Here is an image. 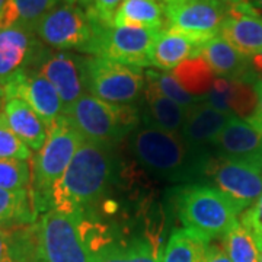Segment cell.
I'll list each match as a JSON object with an SVG mask.
<instances>
[{
    "mask_svg": "<svg viewBox=\"0 0 262 262\" xmlns=\"http://www.w3.org/2000/svg\"><path fill=\"white\" fill-rule=\"evenodd\" d=\"M233 117L201 101L187 110V118L179 134L192 149L206 150Z\"/></svg>",
    "mask_w": 262,
    "mask_h": 262,
    "instance_id": "d6986e66",
    "label": "cell"
},
{
    "mask_svg": "<svg viewBox=\"0 0 262 262\" xmlns=\"http://www.w3.org/2000/svg\"><path fill=\"white\" fill-rule=\"evenodd\" d=\"M208 105L242 120H252L258 106V96L252 83L215 77L210 92L203 98Z\"/></svg>",
    "mask_w": 262,
    "mask_h": 262,
    "instance_id": "ac0fdd59",
    "label": "cell"
},
{
    "mask_svg": "<svg viewBox=\"0 0 262 262\" xmlns=\"http://www.w3.org/2000/svg\"><path fill=\"white\" fill-rule=\"evenodd\" d=\"M203 41L170 29H162L150 54V66L158 70H173L189 58L200 57Z\"/></svg>",
    "mask_w": 262,
    "mask_h": 262,
    "instance_id": "44dd1931",
    "label": "cell"
},
{
    "mask_svg": "<svg viewBox=\"0 0 262 262\" xmlns=\"http://www.w3.org/2000/svg\"><path fill=\"white\" fill-rule=\"evenodd\" d=\"M156 2H159L160 5H163V6H168V5H172V3L178 2V0H156Z\"/></svg>",
    "mask_w": 262,
    "mask_h": 262,
    "instance_id": "b9f144b4",
    "label": "cell"
},
{
    "mask_svg": "<svg viewBox=\"0 0 262 262\" xmlns=\"http://www.w3.org/2000/svg\"><path fill=\"white\" fill-rule=\"evenodd\" d=\"M210 241L192 229H177L170 234L160 262H201Z\"/></svg>",
    "mask_w": 262,
    "mask_h": 262,
    "instance_id": "4316f807",
    "label": "cell"
},
{
    "mask_svg": "<svg viewBox=\"0 0 262 262\" xmlns=\"http://www.w3.org/2000/svg\"><path fill=\"white\" fill-rule=\"evenodd\" d=\"M220 35L245 56H255L262 51V16L253 9L251 2L232 5Z\"/></svg>",
    "mask_w": 262,
    "mask_h": 262,
    "instance_id": "9a60e30c",
    "label": "cell"
},
{
    "mask_svg": "<svg viewBox=\"0 0 262 262\" xmlns=\"http://www.w3.org/2000/svg\"><path fill=\"white\" fill-rule=\"evenodd\" d=\"M60 0H8L0 12V29L10 27L35 31L38 22L54 9Z\"/></svg>",
    "mask_w": 262,
    "mask_h": 262,
    "instance_id": "d4e9b609",
    "label": "cell"
},
{
    "mask_svg": "<svg viewBox=\"0 0 262 262\" xmlns=\"http://www.w3.org/2000/svg\"><path fill=\"white\" fill-rule=\"evenodd\" d=\"M84 58L86 56L47 47L35 69V72L56 88L64 110L82 95L88 94L84 84Z\"/></svg>",
    "mask_w": 262,
    "mask_h": 262,
    "instance_id": "7c38bea8",
    "label": "cell"
},
{
    "mask_svg": "<svg viewBox=\"0 0 262 262\" xmlns=\"http://www.w3.org/2000/svg\"><path fill=\"white\" fill-rule=\"evenodd\" d=\"M259 262H262V249H261V258H259Z\"/></svg>",
    "mask_w": 262,
    "mask_h": 262,
    "instance_id": "f6af8a7d",
    "label": "cell"
},
{
    "mask_svg": "<svg viewBox=\"0 0 262 262\" xmlns=\"http://www.w3.org/2000/svg\"><path fill=\"white\" fill-rule=\"evenodd\" d=\"M134 159L155 177L166 181H191L206 175L210 158L206 150L192 149L181 134H173L150 125L136 128L130 134Z\"/></svg>",
    "mask_w": 262,
    "mask_h": 262,
    "instance_id": "7a4b0ae2",
    "label": "cell"
},
{
    "mask_svg": "<svg viewBox=\"0 0 262 262\" xmlns=\"http://www.w3.org/2000/svg\"><path fill=\"white\" fill-rule=\"evenodd\" d=\"M86 92L117 105H133L140 99L146 88V76L139 67L121 64L103 57L84 58Z\"/></svg>",
    "mask_w": 262,
    "mask_h": 262,
    "instance_id": "ba28073f",
    "label": "cell"
},
{
    "mask_svg": "<svg viewBox=\"0 0 262 262\" xmlns=\"http://www.w3.org/2000/svg\"><path fill=\"white\" fill-rule=\"evenodd\" d=\"M162 29L106 27L102 31L98 56L133 67H150V54Z\"/></svg>",
    "mask_w": 262,
    "mask_h": 262,
    "instance_id": "8fae6325",
    "label": "cell"
},
{
    "mask_svg": "<svg viewBox=\"0 0 262 262\" xmlns=\"http://www.w3.org/2000/svg\"><path fill=\"white\" fill-rule=\"evenodd\" d=\"M0 159H32V153L28 146L19 139L15 133L8 128L0 114Z\"/></svg>",
    "mask_w": 262,
    "mask_h": 262,
    "instance_id": "1f68e13d",
    "label": "cell"
},
{
    "mask_svg": "<svg viewBox=\"0 0 262 262\" xmlns=\"http://www.w3.org/2000/svg\"><path fill=\"white\" fill-rule=\"evenodd\" d=\"M37 222V208L31 189L8 191L0 188V227L13 229Z\"/></svg>",
    "mask_w": 262,
    "mask_h": 262,
    "instance_id": "484cf974",
    "label": "cell"
},
{
    "mask_svg": "<svg viewBox=\"0 0 262 262\" xmlns=\"http://www.w3.org/2000/svg\"><path fill=\"white\" fill-rule=\"evenodd\" d=\"M82 143L83 137L61 115L50 130L46 144L32 160L31 194L37 213L50 210L53 191Z\"/></svg>",
    "mask_w": 262,
    "mask_h": 262,
    "instance_id": "52a82bcc",
    "label": "cell"
},
{
    "mask_svg": "<svg viewBox=\"0 0 262 262\" xmlns=\"http://www.w3.org/2000/svg\"><path fill=\"white\" fill-rule=\"evenodd\" d=\"M211 146L226 159H262V128L255 122L233 117Z\"/></svg>",
    "mask_w": 262,
    "mask_h": 262,
    "instance_id": "e0dca14e",
    "label": "cell"
},
{
    "mask_svg": "<svg viewBox=\"0 0 262 262\" xmlns=\"http://www.w3.org/2000/svg\"><path fill=\"white\" fill-rule=\"evenodd\" d=\"M2 118L12 133H15L29 149L39 151L46 144L50 128L28 103L19 98H9L3 103Z\"/></svg>",
    "mask_w": 262,
    "mask_h": 262,
    "instance_id": "ffe728a7",
    "label": "cell"
},
{
    "mask_svg": "<svg viewBox=\"0 0 262 262\" xmlns=\"http://www.w3.org/2000/svg\"><path fill=\"white\" fill-rule=\"evenodd\" d=\"M200 57L210 66L217 77L241 80L246 83H253L258 80L255 77L251 57L237 51L220 34L203 42L200 47Z\"/></svg>",
    "mask_w": 262,
    "mask_h": 262,
    "instance_id": "2e32d148",
    "label": "cell"
},
{
    "mask_svg": "<svg viewBox=\"0 0 262 262\" xmlns=\"http://www.w3.org/2000/svg\"><path fill=\"white\" fill-rule=\"evenodd\" d=\"M8 99L19 98L44 120L51 130L64 113L57 89L35 70L24 72L8 82Z\"/></svg>",
    "mask_w": 262,
    "mask_h": 262,
    "instance_id": "5bb4252c",
    "label": "cell"
},
{
    "mask_svg": "<svg viewBox=\"0 0 262 262\" xmlns=\"http://www.w3.org/2000/svg\"><path fill=\"white\" fill-rule=\"evenodd\" d=\"M159 246L149 237L113 241L96 246L91 262H160Z\"/></svg>",
    "mask_w": 262,
    "mask_h": 262,
    "instance_id": "7402d4cb",
    "label": "cell"
},
{
    "mask_svg": "<svg viewBox=\"0 0 262 262\" xmlns=\"http://www.w3.org/2000/svg\"><path fill=\"white\" fill-rule=\"evenodd\" d=\"M46 50L35 31L22 27L0 29V80L8 83L24 72L35 70Z\"/></svg>",
    "mask_w": 262,
    "mask_h": 262,
    "instance_id": "4fadbf2b",
    "label": "cell"
},
{
    "mask_svg": "<svg viewBox=\"0 0 262 262\" xmlns=\"http://www.w3.org/2000/svg\"><path fill=\"white\" fill-rule=\"evenodd\" d=\"M206 175L244 210L262 195V159L219 158L210 160Z\"/></svg>",
    "mask_w": 262,
    "mask_h": 262,
    "instance_id": "30bf717a",
    "label": "cell"
},
{
    "mask_svg": "<svg viewBox=\"0 0 262 262\" xmlns=\"http://www.w3.org/2000/svg\"><path fill=\"white\" fill-rule=\"evenodd\" d=\"M249 2H251V5L253 6V9L256 10L262 16V0H249Z\"/></svg>",
    "mask_w": 262,
    "mask_h": 262,
    "instance_id": "ab89813d",
    "label": "cell"
},
{
    "mask_svg": "<svg viewBox=\"0 0 262 262\" xmlns=\"http://www.w3.org/2000/svg\"><path fill=\"white\" fill-rule=\"evenodd\" d=\"M253 89H255V94L258 96V106H256V113L253 115L252 120L249 121L255 122L256 125H259L262 128V80H256L252 83Z\"/></svg>",
    "mask_w": 262,
    "mask_h": 262,
    "instance_id": "8d00e7d4",
    "label": "cell"
},
{
    "mask_svg": "<svg viewBox=\"0 0 262 262\" xmlns=\"http://www.w3.org/2000/svg\"><path fill=\"white\" fill-rule=\"evenodd\" d=\"M163 29L177 31L203 42L220 34L232 5L220 0H178L163 6Z\"/></svg>",
    "mask_w": 262,
    "mask_h": 262,
    "instance_id": "9c48e42d",
    "label": "cell"
},
{
    "mask_svg": "<svg viewBox=\"0 0 262 262\" xmlns=\"http://www.w3.org/2000/svg\"><path fill=\"white\" fill-rule=\"evenodd\" d=\"M8 3V0H0V12L3 10V8H5V5Z\"/></svg>",
    "mask_w": 262,
    "mask_h": 262,
    "instance_id": "7bdbcfd3",
    "label": "cell"
},
{
    "mask_svg": "<svg viewBox=\"0 0 262 262\" xmlns=\"http://www.w3.org/2000/svg\"><path fill=\"white\" fill-rule=\"evenodd\" d=\"M83 214L48 210L35 222L37 262H91L94 241L86 234Z\"/></svg>",
    "mask_w": 262,
    "mask_h": 262,
    "instance_id": "277c9868",
    "label": "cell"
},
{
    "mask_svg": "<svg viewBox=\"0 0 262 262\" xmlns=\"http://www.w3.org/2000/svg\"><path fill=\"white\" fill-rule=\"evenodd\" d=\"M106 27L89 9L58 3L38 22L35 35L53 50L98 56L101 35Z\"/></svg>",
    "mask_w": 262,
    "mask_h": 262,
    "instance_id": "8992f818",
    "label": "cell"
},
{
    "mask_svg": "<svg viewBox=\"0 0 262 262\" xmlns=\"http://www.w3.org/2000/svg\"><path fill=\"white\" fill-rule=\"evenodd\" d=\"M61 3H64V5H75V6H80V8H89L91 6V3H92V0H60Z\"/></svg>",
    "mask_w": 262,
    "mask_h": 262,
    "instance_id": "74e56055",
    "label": "cell"
},
{
    "mask_svg": "<svg viewBox=\"0 0 262 262\" xmlns=\"http://www.w3.org/2000/svg\"><path fill=\"white\" fill-rule=\"evenodd\" d=\"M165 9L156 0H124L115 10L113 27L163 29Z\"/></svg>",
    "mask_w": 262,
    "mask_h": 262,
    "instance_id": "cb8c5ba5",
    "label": "cell"
},
{
    "mask_svg": "<svg viewBox=\"0 0 262 262\" xmlns=\"http://www.w3.org/2000/svg\"><path fill=\"white\" fill-rule=\"evenodd\" d=\"M114 169V147L83 140L53 191L50 210L83 214L110 189Z\"/></svg>",
    "mask_w": 262,
    "mask_h": 262,
    "instance_id": "6da1fadb",
    "label": "cell"
},
{
    "mask_svg": "<svg viewBox=\"0 0 262 262\" xmlns=\"http://www.w3.org/2000/svg\"><path fill=\"white\" fill-rule=\"evenodd\" d=\"M241 223L252 233L259 249H262V195L245 210Z\"/></svg>",
    "mask_w": 262,
    "mask_h": 262,
    "instance_id": "d6a6232c",
    "label": "cell"
},
{
    "mask_svg": "<svg viewBox=\"0 0 262 262\" xmlns=\"http://www.w3.org/2000/svg\"><path fill=\"white\" fill-rule=\"evenodd\" d=\"M181 88L192 96L204 98L214 83V72L201 57L189 58L172 72Z\"/></svg>",
    "mask_w": 262,
    "mask_h": 262,
    "instance_id": "83f0119b",
    "label": "cell"
},
{
    "mask_svg": "<svg viewBox=\"0 0 262 262\" xmlns=\"http://www.w3.org/2000/svg\"><path fill=\"white\" fill-rule=\"evenodd\" d=\"M144 114L143 121L146 125L159 130L179 134L187 118V110L177 102L170 101L165 95L159 94L153 86L146 83L144 88Z\"/></svg>",
    "mask_w": 262,
    "mask_h": 262,
    "instance_id": "603a6c76",
    "label": "cell"
},
{
    "mask_svg": "<svg viewBox=\"0 0 262 262\" xmlns=\"http://www.w3.org/2000/svg\"><path fill=\"white\" fill-rule=\"evenodd\" d=\"M144 76H146V83L153 86L159 94L165 95L170 101L177 102L184 108H189L203 101V98H196L185 92L172 73L153 69V70H146Z\"/></svg>",
    "mask_w": 262,
    "mask_h": 262,
    "instance_id": "f546056e",
    "label": "cell"
},
{
    "mask_svg": "<svg viewBox=\"0 0 262 262\" xmlns=\"http://www.w3.org/2000/svg\"><path fill=\"white\" fill-rule=\"evenodd\" d=\"M124 0H92L91 6L86 8L94 13L102 24L113 27V19L115 10L120 8Z\"/></svg>",
    "mask_w": 262,
    "mask_h": 262,
    "instance_id": "836d02e7",
    "label": "cell"
},
{
    "mask_svg": "<svg viewBox=\"0 0 262 262\" xmlns=\"http://www.w3.org/2000/svg\"><path fill=\"white\" fill-rule=\"evenodd\" d=\"M223 3H227V5H241V3H245V2H249V0H220Z\"/></svg>",
    "mask_w": 262,
    "mask_h": 262,
    "instance_id": "60d3db41",
    "label": "cell"
},
{
    "mask_svg": "<svg viewBox=\"0 0 262 262\" xmlns=\"http://www.w3.org/2000/svg\"><path fill=\"white\" fill-rule=\"evenodd\" d=\"M32 169L28 160L0 159V188L8 191L29 189Z\"/></svg>",
    "mask_w": 262,
    "mask_h": 262,
    "instance_id": "4dcf8cb0",
    "label": "cell"
},
{
    "mask_svg": "<svg viewBox=\"0 0 262 262\" xmlns=\"http://www.w3.org/2000/svg\"><path fill=\"white\" fill-rule=\"evenodd\" d=\"M63 117L83 140L111 147L124 140L139 121L136 106L105 102L91 94L82 95Z\"/></svg>",
    "mask_w": 262,
    "mask_h": 262,
    "instance_id": "5b68a950",
    "label": "cell"
},
{
    "mask_svg": "<svg viewBox=\"0 0 262 262\" xmlns=\"http://www.w3.org/2000/svg\"><path fill=\"white\" fill-rule=\"evenodd\" d=\"M223 249L232 262H259L261 258L255 237L241 222L225 234Z\"/></svg>",
    "mask_w": 262,
    "mask_h": 262,
    "instance_id": "f1b7e54d",
    "label": "cell"
},
{
    "mask_svg": "<svg viewBox=\"0 0 262 262\" xmlns=\"http://www.w3.org/2000/svg\"><path fill=\"white\" fill-rule=\"evenodd\" d=\"M175 206L181 222L207 241L223 239L239 223L237 215L245 210L219 188L192 184L179 189Z\"/></svg>",
    "mask_w": 262,
    "mask_h": 262,
    "instance_id": "3957f363",
    "label": "cell"
},
{
    "mask_svg": "<svg viewBox=\"0 0 262 262\" xmlns=\"http://www.w3.org/2000/svg\"><path fill=\"white\" fill-rule=\"evenodd\" d=\"M201 262H232L230 258L227 256V253L225 252V249L222 246L215 244L207 245L204 253H203V259Z\"/></svg>",
    "mask_w": 262,
    "mask_h": 262,
    "instance_id": "e575fe53",
    "label": "cell"
},
{
    "mask_svg": "<svg viewBox=\"0 0 262 262\" xmlns=\"http://www.w3.org/2000/svg\"><path fill=\"white\" fill-rule=\"evenodd\" d=\"M8 99V84L0 80V103H3Z\"/></svg>",
    "mask_w": 262,
    "mask_h": 262,
    "instance_id": "f35d334b",
    "label": "cell"
},
{
    "mask_svg": "<svg viewBox=\"0 0 262 262\" xmlns=\"http://www.w3.org/2000/svg\"><path fill=\"white\" fill-rule=\"evenodd\" d=\"M0 262H10L9 229L0 227Z\"/></svg>",
    "mask_w": 262,
    "mask_h": 262,
    "instance_id": "d590c367",
    "label": "cell"
},
{
    "mask_svg": "<svg viewBox=\"0 0 262 262\" xmlns=\"http://www.w3.org/2000/svg\"><path fill=\"white\" fill-rule=\"evenodd\" d=\"M5 103V102H3ZM3 103H0V114H2V108H3Z\"/></svg>",
    "mask_w": 262,
    "mask_h": 262,
    "instance_id": "ee69618b",
    "label": "cell"
}]
</instances>
